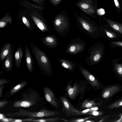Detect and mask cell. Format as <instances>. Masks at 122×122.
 Masks as SVG:
<instances>
[{"instance_id":"1","label":"cell","mask_w":122,"mask_h":122,"mask_svg":"<svg viewBox=\"0 0 122 122\" xmlns=\"http://www.w3.org/2000/svg\"><path fill=\"white\" fill-rule=\"evenodd\" d=\"M31 51L38 66L44 72L51 73L52 67L51 62L46 54L35 44H30Z\"/></svg>"},{"instance_id":"2","label":"cell","mask_w":122,"mask_h":122,"mask_svg":"<svg viewBox=\"0 0 122 122\" xmlns=\"http://www.w3.org/2000/svg\"><path fill=\"white\" fill-rule=\"evenodd\" d=\"M89 53L86 57L85 61L88 65H92L98 63L103 56V50L100 43H96L90 47Z\"/></svg>"},{"instance_id":"3","label":"cell","mask_w":122,"mask_h":122,"mask_svg":"<svg viewBox=\"0 0 122 122\" xmlns=\"http://www.w3.org/2000/svg\"><path fill=\"white\" fill-rule=\"evenodd\" d=\"M60 112H57L49 111L45 109L37 112H30L24 109H20L18 112L7 113L6 114V115L11 117L22 116L32 117H42L54 116L58 115Z\"/></svg>"},{"instance_id":"4","label":"cell","mask_w":122,"mask_h":122,"mask_svg":"<svg viewBox=\"0 0 122 122\" xmlns=\"http://www.w3.org/2000/svg\"><path fill=\"white\" fill-rule=\"evenodd\" d=\"M53 25L54 30L63 37L69 32L70 25L67 18L65 16L59 15L54 19Z\"/></svg>"},{"instance_id":"5","label":"cell","mask_w":122,"mask_h":122,"mask_svg":"<svg viewBox=\"0 0 122 122\" xmlns=\"http://www.w3.org/2000/svg\"><path fill=\"white\" fill-rule=\"evenodd\" d=\"M78 23L81 30L86 34L94 38L99 36L98 28L92 22L81 17H79Z\"/></svg>"},{"instance_id":"6","label":"cell","mask_w":122,"mask_h":122,"mask_svg":"<svg viewBox=\"0 0 122 122\" xmlns=\"http://www.w3.org/2000/svg\"><path fill=\"white\" fill-rule=\"evenodd\" d=\"M86 44L84 41L78 38L72 39L67 46L65 53L76 55L83 51L85 49Z\"/></svg>"},{"instance_id":"7","label":"cell","mask_w":122,"mask_h":122,"mask_svg":"<svg viewBox=\"0 0 122 122\" xmlns=\"http://www.w3.org/2000/svg\"><path fill=\"white\" fill-rule=\"evenodd\" d=\"M36 93L31 92L28 94L23 95L24 97L22 100L14 102L13 106L15 107H29L36 103L37 99Z\"/></svg>"},{"instance_id":"8","label":"cell","mask_w":122,"mask_h":122,"mask_svg":"<svg viewBox=\"0 0 122 122\" xmlns=\"http://www.w3.org/2000/svg\"><path fill=\"white\" fill-rule=\"evenodd\" d=\"M78 66L81 73L91 85L94 87L99 88L100 86V84L95 77L81 65L78 64Z\"/></svg>"},{"instance_id":"9","label":"cell","mask_w":122,"mask_h":122,"mask_svg":"<svg viewBox=\"0 0 122 122\" xmlns=\"http://www.w3.org/2000/svg\"><path fill=\"white\" fill-rule=\"evenodd\" d=\"M61 100L63 109L68 117L76 115L80 111L74 107L66 97H62Z\"/></svg>"},{"instance_id":"10","label":"cell","mask_w":122,"mask_h":122,"mask_svg":"<svg viewBox=\"0 0 122 122\" xmlns=\"http://www.w3.org/2000/svg\"><path fill=\"white\" fill-rule=\"evenodd\" d=\"M84 90L83 86H81L79 84L76 83L72 86L68 84L66 88V91L69 97L73 99H75L79 93L83 92Z\"/></svg>"},{"instance_id":"11","label":"cell","mask_w":122,"mask_h":122,"mask_svg":"<svg viewBox=\"0 0 122 122\" xmlns=\"http://www.w3.org/2000/svg\"><path fill=\"white\" fill-rule=\"evenodd\" d=\"M41 40L43 45L50 49L56 47L58 45L57 38L54 35L46 36L42 38Z\"/></svg>"},{"instance_id":"12","label":"cell","mask_w":122,"mask_h":122,"mask_svg":"<svg viewBox=\"0 0 122 122\" xmlns=\"http://www.w3.org/2000/svg\"><path fill=\"white\" fill-rule=\"evenodd\" d=\"M43 91L47 101L53 107H58L57 103L52 91L48 87H45L43 88Z\"/></svg>"},{"instance_id":"13","label":"cell","mask_w":122,"mask_h":122,"mask_svg":"<svg viewBox=\"0 0 122 122\" xmlns=\"http://www.w3.org/2000/svg\"><path fill=\"white\" fill-rule=\"evenodd\" d=\"M120 87L117 85L109 86L105 89L102 94V97L104 99H107L112 96L120 90Z\"/></svg>"},{"instance_id":"14","label":"cell","mask_w":122,"mask_h":122,"mask_svg":"<svg viewBox=\"0 0 122 122\" xmlns=\"http://www.w3.org/2000/svg\"><path fill=\"white\" fill-rule=\"evenodd\" d=\"M25 58L26 66L29 71L32 73L34 62L30 50L27 46L25 47Z\"/></svg>"},{"instance_id":"15","label":"cell","mask_w":122,"mask_h":122,"mask_svg":"<svg viewBox=\"0 0 122 122\" xmlns=\"http://www.w3.org/2000/svg\"><path fill=\"white\" fill-rule=\"evenodd\" d=\"M77 5L82 10L87 14H92L95 12L91 3L89 0L82 1L78 3Z\"/></svg>"},{"instance_id":"16","label":"cell","mask_w":122,"mask_h":122,"mask_svg":"<svg viewBox=\"0 0 122 122\" xmlns=\"http://www.w3.org/2000/svg\"><path fill=\"white\" fill-rule=\"evenodd\" d=\"M31 17L37 27L41 32H48L51 30L47 24L43 21L35 16L31 15Z\"/></svg>"},{"instance_id":"17","label":"cell","mask_w":122,"mask_h":122,"mask_svg":"<svg viewBox=\"0 0 122 122\" xmlns=\"http://www.w3.org/2000/svg\"><path fill=\"white\" fill-rule=\"evenodd\" d=\"M57 59L61 66L69 71H72L76 67V64L72 61L63 58Z\"/></svg>"},{"instance_id":"18","label":"cell","mask_w":122,"mask_h":122,"mask_svg":"<svg viewBox=\"0 0 122 122\" xmlns=\"http://www.w3.org/2000/svg\"><path fill=\"white\" fill-rule=\"evenodd\" d=\"M23 56V51L22 48L19 47L15 52L14 55L15 64L16 68L18 69L20 66Z\"/></svg>"},{"instance_id":"19","label":"cell","mask_w":122,"mask_h":122,"mask_svg":"<svg viewBox=\"0 0 122 122\" xmlns=\"http://www.w3.org/2000/svg\"><path fill=\"white\" fill-rule=\"evenodd\" d=\"M12 46L7 56L4 64V68L7 71H10L12 68L13 65Z\"/></svg>"},{"instance_id":"20","label":"cell","mask_w":122,"mask_h":122,"mask_svg":"<svg viewBox=\"0 0 122 122\" xmlns=\"http://www.w3.org/2000/svg\"><path fill=\"white\" fill-rule=\"evenodd\" d=\"M12 46L11 44L9 42L6 43L3 46L0 55V59L1 61H3L6 57Z\"/></svg>"},{"instance_id":"21","label":"cell","mask_w":122,"mask_h":122,"mask_svg":"<svg viewBox=\"0 0 122 122\" xmlns=\"http://www.w3.org/2000/svg\"><path fill=\"white\" fill-rule=\"evenodd\" d=\"M101 103H96L94 100H86L81 104V107L82 108H89L92 107L101 105Z\"/></svg>"},{"instance_id":"22","label":"cell","mask_w":122,"mask_h":122,"mask_svg":"<svg viewBox=\"0 0 122 122\" xmlns=\"http://www.w3.org/2000/svg\"><path fill=\"white\" fill-rule=\"evenodd\" d=\"M106 20L112 28L122 34V24L109 19H106Z\"/></svg>"},{"instance_id":"23","label":"cell","mask_w":122,"mask_h":122,"mask_svg":"<svg viewBox=\"0 0 122 122\" xmlns=\"http://www.w3.org/2000/svg\"><path fill=\"white\" fill-rule=\"evenodd\" d=\"M59 121H62L65 122H67L68 121L67 120L59 117H54L47 119H34L30 120V121L44 122H58Z\"/></svg>"},{"instance_id":"24","label":"cell","mask_w":122,"mask_h":122,"mask_svg":"<svg viewBox=\"0 0 122 122\" xmlns=\"http://www.w3.org/2000/svg\"><path fill=\"white\" fill-rule=\"evenodd\" d=\"M12 19L11 17L6 16L3 18L0 21V28H2L6 26L9 22L10 25L11 24Z\"/></svg>"},{"instance_id":"25","label":"cell","mask_w":122,"mask_h":122,"mask_svg":"<svg viewBox=\"0 0 122 122\" xmlns=\"http://www.w3.org/2000/svg\"><path fill=\"white\" fill-rule=\"evenodd\" d=\"M27 83V82L24 81L17 85L11 90L10 91V94H12L15 93L24 87Z\"/></svg>"},{"instance_id":"26","label":"cell","mask_w":122,"mask_h":122,"mask_svg":"<svg viewBox=\"0 0 122 122\" xmlns=\"http://www.w3.org/2000/svg\"><path fill=\"white\" fill-rule=\"evenodd\" d=\"M98 110V108L96 106H93L82 111H80L79 112L76 114V115H87V114L89 112L94 111H97Z\"/></svg>"},{"instance_id":"27","label":"cell","mask_w":122,"mask_h":122,"mask_svg":"<svg viewBox=\"0 0 122 122\" xmlns=\"http://www.w3.org/2000/svg\"><path fill=\"white\" fill-rule=\"evenodd\" d=\"M122 106V99H120L111 104L107 108L108 109H113L118 108Z\"/></svg>"},{"instance_id":"28","label":"cell","mask_w":122,"mask_h":122,"mask_svg":"<svg viewBox=\"0 0 122 122\" xmlns=\"http://www.w3.org/2000/svg\"><path fill=\"white\" fill-rule=\"evenodd\" d=\"M22 20L23 23L26 26L27 29L31 31H33L34 27L32 26L29 20L24 16H23Z\"/></svg>"},{"instance_id":"29","label":"cell","mask_w":122,"mask_h":122,"mask_svg":"<svg viewBox=\"0 0 122 122\" xmlns=\"http://www.w3.org/2000/svg\"><path fill=\"white\" fill-rule=\"evenodd\" d=\"M115 66L116 72L122 78V64H118L115 63Z\"/></svg>"},{"instance_id":"30","label":"cell","mask_w":122,"mask_h":122,"mask_svg":"<svg viewBox=\"0 0 122 122\" xmlns=\"http://www.w3.org/2000/svg\"><path fill=\"white\" fill-rule=\"evenodd\" d=\"M104 31L107 36L110 38L114 39L117 37L116 35L111 31L106 29H104Z\"/></svg>"},{"instance_id":"31","label":"cell","mask_w":122,"mask_h":122,"mask_svg":"<svg viewBox=\"0 0 122 122\" xmlns=\"http://www.w3.org/2000/svg\"><path fill=\"white\" fill-rule=\"evenodd\" d=\"M91 118V116H89L83 118H79L71 119L69 122H85Z\"/></svg>"},{"instance_id":"32","label":"cell","mask_w":122,"mask_h":122,"mask_svg":"<svg viewBox=\"0 0 122 122\" xmlns=\"http://www.w3.org/2000/svg\"><path fill=\"white\" fill-rule=\"evenodd\" d=\"M103 112L96 111L89 112L87 113V115H89L97 116L102 115H103Z\"/></svg>"},{"instance_id":"33","label":"cell","mask_w":122,"mask_h":122,"mask_svg":"<svg viewBox=\"0 0 122 122\" xmlns=\"http://www.w3.org/2000/svg\"><path fill=\"white\" fill-rule=\"evenodd\" d=\"M97 12L98 14L100 15H103L105 13V10L102 8L98 9L97 10Z\"/></svg>"},{"instance_id":"34","label":"cell","mask_w":122,"mask_h":122,"mask_svg":"<svg viewBox=\"0 0 122 122\" xmlns=\"http://www.w3.org/2000/svg\"><path fill=\"white\" fill-rule=\"evenodd\" d=\"M8 101H1L0 102V108L1 109L8 103Z\"/></svg>"},{"instance_id":"35","label":"cell","mask_w":122,"mask_h":122,"mask_svg":"<svg viewBox=\"0 0 122 122\" xmlns=\"http://www.w3.org/2000/svg\"><path fill=\"white\" fill-rule=\"evenodd\" d=\"M8 81L4 79H0V86H2L3 85L8 83Z\"/></svg>"},{"instance_id":"36","label":"cell","mask_w":122,"mask_h":122,"mask_svg":"<svg viewBox=\"0 0 122 122\" xmlns=\"http://www.w3.org/2000/svg\"><path fill=\"white\" fill-rule=\"evenodd\" d=\"M112 43L113 44L117 46L122 47V42L120 41H112Z\"/></svg>"},{"instance_id":"37","label":"cell","mask_w":122,"mask_h":122,"mask_svg":"<svg viewBox=\"0 0 122 122\" xmlns=\"http://www.w3.org/2000/svg\"><path fill=\"white\" fill-rule=\"evenodd\" d=\"M62 0H51V3L55 5H57Z\"/></svg>"},{"instance_id":"38","label":"cell","mask_w":122,"mask_h":122,"mask_svg":"<svg viewBox=\"0 0 122 122\" xmlns=\"http://www.w3.org/2000/svg\"><path fill=\"white\" fill-rule=\"evenodd\" d=\"M114 1L116 6L118 8H119L120 7L118 0H114Z\"/></svg>"},{"instance_id":"39","label":"cell","mask_w":122,"mask_h":122,"mask_svg":"<svg viewBox=\"0 0 122 122\" xmlns=\"http://www.w3.org/2000/svg\"><path fill=\"white\" fill-rule=\"evenodd\" d=\"M10 119L7 118H5V117H4L3 118H2L1 120H0V121L2 120V122H9L10 121Z\"/></svg>"},{"instance_id":"40","label":"cell","mask_w":122,"mask_h":122,"mask_svg":"<svg viewBox=\"0 0 122 122\" xmlns=\"http://www.w3.org/2000/svg\"><path fill=\"white\" fill-rule=\"evenodd\" d=\"M3 87L2 86H0V97H1L2 96V91Z\"/></svg>"},{"instance_id":"41","label":"cell","mask_w":122,"mask_h":122,"mask_svg":"<svg viewBox=\"0 0 122 122\" xmlns=\"http://www.w3.org/2000/svg\"><path fill=\"white\" fill-rule=\"evenodd\" d=\"M35 2L39 4H41L42 1H40L39 0H32Z\"/></svg>"},{"instance_id":"42","label":"cell","mask_w":122,"mask_h":122,"mask_svg":"<svg viewBox=\"0 0 122 122\" xmlns=\"http://www.w3.org/2000/svg\"><path fill=\"white\" fill-rule=\"evenodd\" d=\"M94 121H92V120H86L85 121V122H94Z\"/></svg>"},{"instance_id":"43","label":"cell","mask_w":122,"mask_h":122,"mask_svg":"<svg viewBox=\"0 0 122 122\" xmlns=\"http://www.w3.org/2000/svg\"><path fill=\"white\" fill-rule=\"evenodd\" d=\"M41 1L42 2H44V0H41Z\"/></svg>"},{"instance_id":"44","label":"cell","mask_w":122,"mask_h":122,"mask_svg":"<svg viewBox=\"0 0 122 122\" xmlns=\"http://www.w3.org/2000/svg\"><path fill=\"white\" fill-rule=\"evenodd\" d=\"M40 1H41V0H39Z\"/></svg>"}]
</instances>
